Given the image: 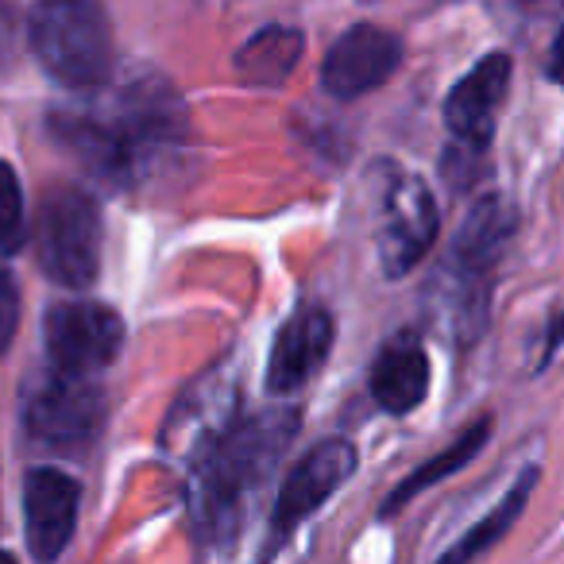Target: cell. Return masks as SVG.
Returning <instances> with one entry per match:
<instances>
[{"mask_svg": "<svg viewBox=\"0 0 564 564\" xmlns=\"http://www.w3.org/2000/svg\"><path fill=\"white\" fill-rule=\"evenodd\" d=\"M433 364L425 345L414 333H399L379 348L376 364L368 371V391L383 414L406 417L430 399Z\"/></svg>", "mask_w": 564, "mask_h": 564, "instance_id": "14", "label": "cell"}, {"mask_svg": "<svg viewBox=\"0 0 564 564\" xmlns=\"http://www.w3.org/2000/svg\"><path fill=\"white\" fill-rule=\"evenodd\" d=\"M55 135L109 182H135L163 151L189 135L178 89L163 78H143L120 94L109 117H55Z\"/></svg>", "mask_w": 564, "mask_h": 564, "instance_id": "3", "label": "cell"}, {"mask_svg": "<svg viewBox=\"0 0 564 564\" xmlns=\"http://www.w3.org/2000/svg\"><path fill=\"white\" fill-rule=\"evenodd\" d=\"M561 345H564V310L553 317V322H549V329H545V345H541V348H545V356H541V364H545L549 356H553Z\"/></svg>", "mask_w": 564, "mask_h": 564, "instance_id": "21", "label": "cell"}, {"mask_svg": "<svg viewBox=\"0 0 564 564\" xmlns=\"http://www.w3.org/2000/svg\"><path fill=\"white\" fill-rule=\"evenodd\" d=\"M43 345L51 371L94 379L124 348V322L105 302H58L43 317Z\"/></svg>", "mask_w": 564, "mask_h": 564, "instance_id": "8", "label": "cell"}, {"mask_svg": "<svg viewBox=\"0 0 564 564\" xmlns=\"http://www.w3.org/2000/svg\"><path fill=\"white\" fill-rule=\"evenodd\" d=\"M491 430H495L491 417H476L471 425H464L460 437H456L453 445L441 448L437 456H430L422 468H414L399 487H394L391 495H387V502L379 507V518H394L402 507H406V502H414L422 491H430V487L445 484V479L456 476L460 468H468V464L476 460L479 453H484L487 441H491Z\"/></svg>", "mask_w": 564, "mask_h": 564, "instance_id": "16", "label": "cell"}, {"mask_svg": "<svg viewBox=\"0 0 564 564\" xmlns=\"http://www.w3.org/2000/svg\"><path fill=\"white\" fill-rule=\"evenodd\" d=\"M0 564H17V561H12V556H9V553H0Z\"/></svg>", "mask_w": 564, "mask_h": 564, "instance_id": "22", "label": "cell"}, {"mask_svg": "<svg viewBox=\"0 0 564 564\" xmlns=\"http://www.w3.org/2000/svg\"><path fill=\"white\" fill-rule=\"evenodd\" d=\"M28 43L47 78L66 89H97L112 74V20L101 0H35Z\"/></svg>", "mask_w": 564, "mask_h": 564, "instance_id": "4", "label": "cell"}, {"mask_svg": "<svg viewBox=\"0 0 564 564\" xmlns=\"http://www.w3.org/2000/svg\"><path fill=\"white\" fill-rule=\"evenodd\" d=\"M40 267L51 282L86 291L101 271V209L86 189L58 186L43 197L35 220Z\"/></svg>", "mask_w": 564, "mask_h": 564, "instance_id": "6", "label": "cell"}, {"mask_svg": "<svg viewBox=\"0 0 564 564\" xmlns=\"http://www.w3.org/2000/svg\"><path fill=\"white\" fill-rule=\"evenodd\" d=\"M17 329H20V291H17V279L0 267V356L9 352Z\"/></svg>", "mask_w": 564, "mask_h": 564, "instance_id": "19", "label": "cell"}, {"mask_svg": "<svg viewBox=\"0 0 564 564\" xmlns=\"http://www.w3.org/2000/svg\"><path fill=\"white\" fill-rule=\"evenodd\" d=\"M302 55H306V35L291 24H267L251 32L248 40L236 47L232 70L243 86L274 89L299 70Z\"/></svg>", "mask_w": 564, "mask_h": 564, "instance_id": "15", "label": "cell"}, {"mask_svg": "<svg viewBox=\"0 0 564 564\" xmlns=\"http://www.w3.org/2000/svg\"><path fill=\"white\" fill-rule=\"evenodd\" d=\"M360 468V453H356L352 441L329 437L322 445H314L306 456L291 464L286 479H282L279 495H274L271 507V545H282L286 538L299 533V525L306 518H314L348 479Z\"/></svg>", "mask_w": 564, "mask_h": 564, "instance_id": "9", "label": "cell"}, {"mask_svg": "<svg viewBox=\"0 0 564 564\" xmlns=\"http://www.w3.org/2000/svg\"><path fill=\"white\" fill-rule=\"evenodd\" d=\"M376 189V251L387 279H406L441 236V205L417 174L379 163Z\"/></svg>", "mask_w": 564, "mask_h": 564, "instance_id": "5", "label": "cell"}, {"mask_svg": "<svg viewBox=\"0 0 564 564\" xmlns=\"http://www.w3.org/2000/svg\"><path fill=\"white\" fill-rule=\"evenodd\" d=\"M402 66V40L391 28L352 24L333 40L322 58V89L333 101H360L387 86Z\"/></svg>", "mask_w": 564, "mask_h": 564, "instance_id": "10", "label": "cell"}, {"mask_svg": "<svg viewBox=\"0 0 564 564\" xmlns=\"http://www.w3.org/2000/svg\"><path fill=\"white\" fill-rule=\"evenodd\" d=\"M510 78H514V63L507 51H491L484 55L445 97V128H448V151H445V171L453 174L456 166H464L468 174H476V163L487 155L495 140V124L499 112L507 105Z\"/></svg>", "mask_w": 564, "mask_h": 564, "instance_id": "7", "label": "cell"}, {"mask_svg": "<svg viewBox=\"0 0 564 564\" xmlns=\"http://www.w3.org/2000/svg\"><path fill=\"white\" fill-rule=\"evenodd\" d=\"M28 240V220H24V189L9 163H0V251L17 256Z\"/></svg>", "mask_w": 564, "mask_h": 564, "instance_id": "18", "label": "cell"}, {"mask_svg": "<svg viewBox=\"0 0 564 564\" xmlns=\"http://www.w3.org/2000/svg\"><path fill=\"white\" fill-rule=\"evenodd\" d=\"M538 479H541V471L533 468H522L518 471V479L510 484V491L502 495L499 502H495L491 510H487L484 518H479L476 525H471L468 533H464L456 545H448L445 553L437 556V564H476L484 553H491L495 545H499L502 538H507L510 530H514V522L525 514V507H530V495H533V487H538Z\"/></svg>", "mask_w": 564, "mask_h": 564, "instance_id": "17", "label": "cell"}, {"mask_svg": "<svg viewBox=\"0 0 564 564\" xmlns=\"http://www.w3.org/2000/svg\"><path fill=\"white\" fill-rule=\"evenodd\" d=\"M514 232L518 213L502 194H484L464 213L422 294L425 322L448 345L471 348L487 333L495 279Z\"/></svg>", "mask_w": 564, "mask_h": 564, "instance_id": "2", "label": "cell"}, {"mask_svg": "<svg viewBox=\"0 0 564 564\" xmlns=\"http://www.w3.org/2000/svg\"><path fill=\"white\" fill-rule=\"evenodd\" d=\"M299 433V410L279 406L263 414H236L209 445L197 448L189 471V514L202 541L228 545L240 533L248 502L271 479Z\"/></svg>", "mask_w": 564, "mask_h": 564, "instance_id": "1", "label": "cell"}, {"mask_svg": "<svg viewBox=\"0 0 564 564\" xmlns=\"http://www.w3.org/2000/svg\"><path fill=\"white\" fill-rule=\"evenodd\" d=\"M545 74H549V82H556V86L564 89V28L556 32V40H553V51H549Z\"/></svg>", "mask_w": 564, "mask_h": 564, "instance_id": "20", "label": "cell"}, {"mask_svg": "<svg viewBox=\"0 0 564 564\" xmlns=\"http://www.w3.org/2000/svg\"><path fill=\"white\" fill-rule=\"evenodd\" d=\"M82 487L63 468H32L24 479V538L40 564L66 553L78 530Z\"/></svg>", "mask_w": 564, "mask_h": 564, "instance_id": "13", "label": "cell"}, {"mask_svg": "<svg viewBox=\"0 0 564 564\" xmlns=\"http://www.w3.org/2000/svg\"><path fill=\"white\" fill-rule=\"evenodd\" d=\"M105 422V394L94 379L51 371L24 402V425L35 441L55 448H86Z\"/></svg>", "mask_w": 564, "mask_h": 564, "instance_id": "11", "label": "cell"}, {"mask_svg": "<svg viewBox=\"0 0 564 564\" xmlns=\"http://www.w3.org/2000/svg\"><path fill=\"white\" fill-rule=\"evenodd\" d=\"M337 340V322L325 306H302L279 325L267 352L263 383L274 399H291L302 387L314 383V376L325 368Z\"/></svg>", "mask_w": 564, "mask_h": 564, "instance_id": "12", "label": "cell"}]
</instances>
